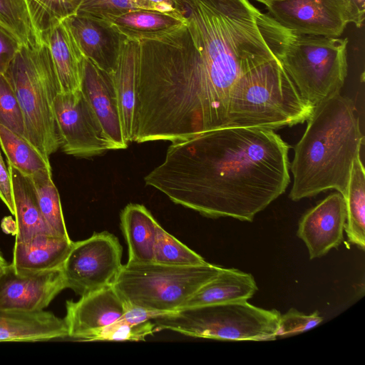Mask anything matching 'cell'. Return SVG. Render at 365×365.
Masks as SVG:
<instances>
[{"label": "cell", "mask_w": 365, "mask_h": 365, "mask_svg": "<svg viewBox=\"0 0 365 365\" xmlns=\"http://www.w3.org/2000/svg\"><path fill=\"white\" fill-rule=\"evenodd\" d=\"M185 19L140 42L134 113L157 140L175 142L227 125L232 86L277 58L281 26L249 0H173Z\"/></svg>", "instance_id": "cell-1"}, {"label": "cell", "mask_w": 365, "mask_h": 365, "mask_svg": "<svg viewBox=\"0 0 365 365\" xmlns=\"http://www.w3.org/2000/svg\"><path fill=\"white\" fill-rule=\"evenodd\" d=\"M289 148L272 129L216 128L172 142L144 181L205 217L252 222L286 190Z\"/></svg>", "instance_id": "cell-2"}, {"label": "cell", "mask_w": 365, "mask_h": 365, "mask_svg": "<svg viewBox=\"0 0 365 365\" xmlns=\"http://www.w3.org/2000/svg\"><path fill=\"white\" fill-rule=\"evenodd\" d=\"M363 140L351 99L338 93L316 105L294 147L289 197L298 201L331 189L344 197Z\"/></svg>", "instance_id": "cell-3"}, {"label": "cell", "mask_w": 365, "mask_h": 365, "mask_svg": "<svg viewBox=\"0 0 365 365\" xmlns=\"http://www.w3.org/2000/svg\"><path fill=\"white\" fill-rule=\"evenodd\" d=\"M313 109L276 58L251 68L235 81L226 126L274 130L304 123Z\"/></svg>", "instance_id": "cell-4"}, {"label": "cell", "mask_w": 365, "mask_h": 365, "mask_svg": "<svg viewBox=\"0 0 365 365\" xmlns=\"http://www.w3.org/2000/svg\"><path fill=\"white\" fill-rule=\"evenodd\" d=\"M4 74L22 110L25 138L48 158L61 148L53 106L61 88L48 45L21 46Z\"/></svg>", "instance_id": "cell-5"}, {"label": "cell", "mask_w": 365, "mask_h": 365, "mask_svg": "<svg viewBox=\"0 0 365 365\" xmlns=\"http://www.w3.org/2000/svg\"><path fill=\"white\" fill-rule=\"evenodd\" d=\"M348 42L284 27L277 57L300 96L314 107L340 93L347 75Z\"/></svg>", "instance_id": "cell-6"}, {"label": "cell", "mask_w": 365, "mask_h": 365, "mask_svg": "<svg viewBox=\"0 0 365 365\" xmlns=\"http://www.w3.org/2000/svg\"><path fill=\"white\" fill-rule=\"evenodd\" d=\"M222 269L208 262L197 266L127 262L111 284L126 306L170 313L180 309Z\"/></svg>", "instance_id": "cell-7"}, {"label": "cell", "mask_w": 365, "mask_h": 365, "mask_svg": "<svg viewBox=\"0 0 365 365\" xmlns=\"http://www.w3.org/2000/svg\"><path fill=\"white\" fill-rule=\"evenodd\" d=\"M281 314L247 301L184 307L153 319L158 331L230 341H270L277 337Z\"/></svg>", "instance_id": "cell-8"}, {"label": "cell", "mask_w": 365, "mask_h": 365, "mask_svg": "<svg viewBox=\"0 0 365 365\" xmlns=\"http://www.w3.org/2000/svg\"><path fill=\"white\" fill-rule=\"evenodd\" d=\"M122 248L108 232L73 242L61 270L66 288L83 296L112 284L121 266Z\"/></svg>", "instance_id": "cell-9"}, {"label": "cell", "mask_w": 365, "mask_h": 365, "mask_svg": "<svg viewBox=\"0 0 365 365\" xmlns=\"http://www.w3.org/2000/svg\"><path fill=\"white\" fill-rule=\"evenodd\" d=\"M53 106L61 148L66 154L91 158L113 150L81 90L58 93Z\"/></svg>", "instance_id": "cell-10"}, {"label": "cell", "mask_w": 365, "mask_h": 365, "mask_svg": "<svg viewBox=\"0 0 365 365\" xmlns=\"http://www.w3.org/2000/svg\"><path fill=\"white\" fill-rule=\"evenodd\" d=\"M269 15L297 34L339 37L350 23L345 0H276Z\"/></svg>", "instance_id": "cell-11"}, {"label": "cell", "mask_w": 365, "mask_h": 365, "mask_svg": "<svg viewBox=\"0 0 365 365\" xmlns=\"http://www.w3.org/2000/svg\"><path fill=\"white\" fill-rule=\"evenodd\" d=\"M65 288L61 269L23 271L7 264L0 271V310L43 309Z\"/></svg>", "instance_id": "cell-12"}, {"label": "cell", "mask_w": 365, "mask_h": 365, "mask_svg": "<svg viewBox=\"0 0 365 365\" xmlns=\"http://www.w3.org/2000/svg\"><path fill=\"white\" fill-rule=\"evenodd\" d=\"M346 207L339 192L328 195L301 217L297 236L304 242L311 259L338 247L344 237Z\"/></svg>", "instance_id": "cell-13"}, {"label": "cell", "mask_w": 365, "mask_h": 365, "mask_svg": "<svg viewBox=\"0 0 365 365\" xmlns=\"http://www.w3.org/2000/svg\"><path fill=\"white\" fill-rule=\"evenodd\" d=\"M64 318L68 337L83 341L93 332L112 324L123 315L126 305L112 284L66 304Z\"/></svg>", "instance_id": "cell-14"}, {"label": "cell", "mask_w": 365, "mask_h": 365, "mask_svg": "<svg viewBox=\"0 0 365 365\" xmlns=\"http://www.w3.org/2000/svg\"><path fill=\"white\" fill-rule=\"evenodd\" d=\"M81 91L87 98L113 150L128 147L110 76L86 58Z\"/></svg>", "instance_id": "cell-15"}, {"label": "cell", "mask_w": 365, "mask_h": 365, "mask_svg": "<svg viewBox=\"0 0 365 365\" xmlns=\"http://www.w3.org/2000/svg\"><path fill=\"white\" fill-rule=\"evenodd\" d=\"M41 37L49 48L61 93L81 90L86 58L68 26L63 21L56 22Z\"/></svg>", "instance_id": "cell-16"}, {"label": "cell", "mask_w": 365, "mask_h": 365, "mask_svg": "<svg viewBox=\"0 0 365 365\" xmlns=\"http://www.w3.org/2000/svg\"><path fill=\"white\" fill-rule=\"evenodd\" d=\"M68 337L64 319L43 309L0 310V341Z\"/></svg>", "instance_id": "cell-17"}, {"label": "cell", "mask_w": 365, "mask_h": 365, "mask_svg": "<svg viewBox=\"0 0 365 365\" xmlns=\"http://www.w3.org/2000/svg\"><path fill=\"white\" fill-rule=\"evenodd\" d=\"M140 48V42L119 35L115 63L109 73L117 96L124 137L128 143L133 141L135 75Z\"/></svg>", "instance_id": "cell-18"}, {"label": "cell", "mask_w": 365, "mask_h": 365, "mask_svg": "<svg viewBox=\"0 0 365 365\" xmlns=\"http://www.w3.org/2000/svg\"><path fill=\"white\" fill-rule=\"evenodd\" d=\"M86 59L110 73L119 44V35L111 28L88 17L74 14L63 20Z\"/></svg>", "instance_id": "cell-19"}, {"label": "cell", "mask_w": 365, "mask_h": 365, "mask_svg": "<svg viewBox=\"0 0 365 365\" xmlns=\"http://www.w3.org/2000/svg\"><path fill=\"white\" fill-rule=\"evenodd\" d=\"M73 242L51 232L36 234L26 240L15 242L13 266L23 271L61 269Z\"/></svg>", "instance_id": "cell-20"}, {"label": "cell", "mask_w": 365, "mask_h": 365, "mask_svg": "<svg viewBox=\"0 0 365 365\" xmlns=\"http://www.w3.org/2000/svg\"><path fill=\"white\" fill-rule=\"evenodd\" d=\"M185 23V19L182 14L177 16L135 9L101 24L128 39L144 42L164 38Z\"/></svg>", "instance_id": "cell-21"}, {"label": "cell", "mask_w": 365, "mask_h": 365, "mask_svg": "<svg viewBox=\"0 0 365 365\" xmlns=\"http://www.w3.org/2000/svg\"><path fill=\"white\" fill-rule=\"evenodd\" d=\"M257 290L252 274L235 268L222 267L216 277L202 286L181 308L247 301Z\"/></svg>", "instance_id": "cell-22"}, {"label": "cell", "mask_w": 365, "mask_h": 365, "mask_svg": "<svg viewBox=\"0 0 365 365\" xmlns=\"http://www.w3.org/2000/svg\"><path fill=\"white\" fill-rule=\"evenodd\" d=\"M120 227L126 241L130 263L154 260V247L159 223L143 205L130 203L122 210Z\"/></svg>", "instance_id": "cell-23"}, {"label": "cell", "mask_w": 365, "mask_h": 365, "mask_svg": "<svg viewBox=\"0 0 365 365\" xmlns=\"http://www.w3.org/2000/svg\"><path fill=\"white\" fill-rule=\"evenodd\" d=\"M8 169L15 208V242L26 240L38 233L51 232L41 215L31 178L9 164Z\"/></svg>", "instance_id": "cell-24"}, {"label": "cell", "mask_w": 365, "mask_h": 365, "mask_svg": "<svg viewBox=\"0 0 365 365\" xmlns=\"http://www.w3.org/2000/svg\"><path fill=\"white\" fill-rule=\"evenodd\" d=\"M346 221L344 231L349 242L365 248V172L360 155L354 160L344 195Z\"/></svg>", "instance_id": "cell-25"}, {"label": "cell", "mask_w": 365, "mask_h": 365, "mask_svg": "<svg viewBox=\"0 0 365 365\" xmlns=\"http://www.w3.org/2000/svg\"><path fill=\"white\" fill-rule=\"evenodd\" d=\"M0 145L7 158L8 164L29 177L51 169L48 158H45L28 140L1 124Z\"/></svg>", "instance_id": "cell-26"}, {"label": "cell", "mask_w": 365, "mask_h": 365, "mask_svg": "<svg viewBox=\"0 0 365 365\" xmlns=\"http://www.w3.org/2000/svg\"><path fill=\"white\" fill-rule=\"evenodd\" d=\"M0 26L21 46L43 42L26 0H0Z\"/></svg>", "instance_id": "cell-27"}, {"label": "cell", "mask_w": 365, "mask_h": 365, "mask_svg": "<svg viewBox=\"0 0 365 365\" xmlns=\"http://www.w3.org/2000/svg\"><path fill=\"white\" fill-rule=\"evenodd\" d=\"M30 178L41 215L48 227L55 235L69 237L59 193L52 180L51 169L36 173Z\"/></svg>", "instance_id": "cell-28"}, {"label": "cell", "mask_w": 365, "mask_h": 365, "mask_svg": "<svg viewBox=\"0 0 365 365\" xmlns=\"http://www.w3.org/2000/svg\"><path fill=\"white\" fill-rule=\"evenodd\" d=\"M153 262L175 266H197L207 263L202 257L180 240L158 227Z\"/></svg>", "instance_id": "cell-29"}, {"label": "cell", "mask_w": 365, "mask_h": 365, "mask_svg": "<svg viewBox=\"0 0 365 365\" xmlns=\"http://www.w3.org/2000/svg\"><path fill=\"white\" fill-rule=\"evenodd\" d=\"M81 0H33L30 11L41 33L53 24L76 14Z\"/></svg>", "instance_id": "cell-30"}, {"label": "cell", "mask_w": 365, "mask_h": 365, "mask_svg": "<svg viewBox=\"0 0 365 365\" xmlns=\"http://www.w3.org/2000/svg\"><path fill=\"white\" fill-rule=\"evenodd\" d=\"M151 321L132 324L121 318L91 333L83 341H144L147 336L158 331Z\"/></svg>", "instance_id": "cell-31"}, {"label": "cell", "mask_w": 365, "mask_h": 365, "mask_svg": "<svg viewBox=\"0 0 365 365\" xmlns=\"http://www.w3.org/2000/svg\"><path fill=\"white\" fill-rule=\"evenodd\" d=\"M0 124L24 137L25 127L22 110L14 91L4 73H0Z\"/></svg>", "instance_id": "cell-32"}, {"label": "cell", "mask_w": 365, "mask_h": 365, "mask_svg": "<svg viewBox=\"0 0 365 365\" xmlns=\"http://www.w3.org/2000/svg\"><path fill=\"white\" fill-rule=\"evenodd\" d=\"M133 9L130 0H81L76 14L103 23Z\"/></svg>", "instance_id": "cell-33"}, {"label": "cell", "mask_w": 365, "mask_h": 365, "mask_svg": "<svg viewBox=\"0 0 365 365\" xmlns=\"http://www.w3.org/2000/svg\"><path fill=\"white\" fill-rule=\"evenodd\" d=\"M323 317L318 312L305 314L295 309H290L280 316L277 336L287 337L307 331L319 324Z\"/></svg>", "instance_id": "cell-34"}, {"label": "cell", "mask_w": 365, "mask_h": 365, "mask_svg": "<svg viewBox=\"0 0 365 365\" xmlns=\"http://www.w3.org/2000/svg\"><path fill=\"white\" fill-rule=\"evenodd\" d=\"M21 45L0 26V73H4Z\"/></svg>", "instance_id": "cell-35"}, {"label": "cell", "mask_w": 365, "mask_h": 365, "mask_svg": "<svg viewBox=\"0 0 365 365\" xmlns=\"http://www.w3.org/2000/svg\"><path fill=\"white\" fill-rule=\"evenodd\" d=\"M0 198L7 208L14 215V201L13 197L12 185L8 167L6 166L0 153Z\"/></svg>", "instance_id": "cell-36"}, {"label": "cell", "mask_w": 365, "mask_h": 365, "mask_svg": "<svg viewBox=\"0 0 365 365\" xmlns=\"http://www.w3.org/2000/svg\"><path fill=\"white\" fill-rule=\"evenodd\" d=\"M135 9L155 11L173 16H181L180 11L177 9L173 0H130Z\"/></svg>", "instance_id": "cell-37"}, {"label": "cell", "mask_w": 365, "mask_h": 365, "mask_svg": "<svg viewBox=\"0 0 365 365\" xmlns=\"http://www.w3.org/2000/svg\"><path fill=\"white\" fill-rule=\"evenodd\" d=\"M167 313L149 310L140 307L126 306L125 311L121 319L128 323L136 324L151 321L155 317Z\"/></svg>", "instance_id": "cell-38"}, {"label": "cell", "mask_w": 365, "mask_h": 365, "mask_svg": "<svg viewBox=\"0 0 365 365\" xmlns=\"http://www.w3.org/2000/svg\"><path fill=\"white\" fill-rule=\"evenodd\" d=\"M350 19V23L357 28L362 26L365 14V0H345Z\"/></svg>", "instance_id": "cell-39"}, {"label": "cell", "mask_w": 365, "mask_h": 365, "mask_svg": "<svg viewBox=\"0 0 365 365\" xmlns=\"http://www.w3.org/2000/svg\"><path fill=\"white\" fill-rule=\"evenodd\" d=\"M6 261L4 259L1 254L0 253V271L7 265Z\"/></svg>", "instance_id": "cell-40"}, {"label": "cell", "mask_w": 365, "mask_h": 365, "mask_svg": "<svg viewBox=\"0 0 365 365\" xmlns=\"http://www.w3.org/2000/svg\"><path fill=\"white\" fill-rule=\"evenodd\" d=\"M254 1H257L261 4H263L265 6H267V5H269L271 2L274 1H276V0H254Z\"/></svg>", "instance_id": "cell-41"}, {"label": "cell", "mask_w": 365, "mask_h": 365, "mask_svg": "<svg viewBox=\"0 0 365 365\" xmlns=\"http://www.w3.org/2000/svg\"><path fill=\"white\" fill-rule=\"evenodd\" d=\"M27 3H28V5L29 6V9H30V6H31L32 3H33V0H26Z\"/></svg>", "instance_id": "cell-42"}]
</instances>
